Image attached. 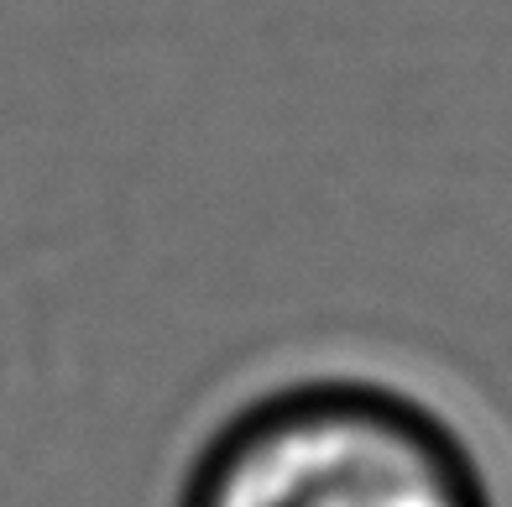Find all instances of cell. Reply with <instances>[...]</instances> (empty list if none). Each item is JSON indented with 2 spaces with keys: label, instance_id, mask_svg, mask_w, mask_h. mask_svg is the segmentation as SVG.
<instances>
[{
  "label": "cell",
  "instance_id": "1",
  "mask_svg": "<svg viewBox=\"0 0 512 507\" xmlns=\"http://www.w3.org/2000/svg\"><path fill=\"white\" fill-rule=\"evenodd\" d=\"M183 507H502L450 413L377 377H309L246 403Z\"/></svg>",
  "mask_w": 512,
  "mask_h": 507
}]
</instances>
